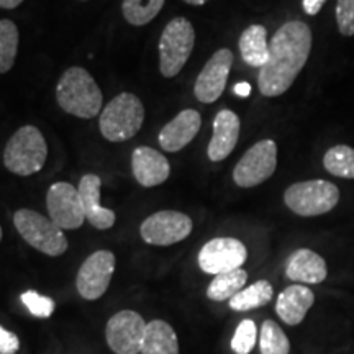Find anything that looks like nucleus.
Listing matches in <instances>:
<instances>
[{"instance_id": "nucleus-1", "label": "nucleus", "mask_w": 354, "mask_h": 354, "mask_svg": "<svg viewBox=\"0 0 354 354\" xmlns=\"http://www.w3.org/2000/svg\"><path fill=\"white\" fill-rule=\"evenodd\" d=\"M312 30L300 20L287 21L269 43V57L259 69L258 87L264 97L286 94L307 64L312 51Z\"/></svg>"}, {"instance_id": "nucleus-2", "label": "nucleus", "mask_w": 354, "mask_h": 354, "mask_svg": "<svg viewBox=\"0 0 354 354\" xmlns=\"http://www.w3.org/2000/svg\"><path fill=\"white\" fill-rule=\"evenodd\" d=\"M56 100L66 113L88 120L100 113L104 95L91 73L74 66L66 71L57 82Z\"/></svg>"}, {"instance_id": "nucleus-3", "label": "nucleus", "mask_w": 354, "mask_h": 354, "mask_svg": "<svg viewBox=\"0 0 354 354\" xmlns=\"http://www.w3.org/2000/svg\"><path fill=\"white\" fill-rule=\"evenodd\" d=\"M145 122V107L135 94L123 92L113 97L100 112L99 128L102 136L112 143L133 138Z\"/></svg>"}, {"instance_id": "nucleus-4", "label": "nucleus", "mask_w": 354, "mask_h": 354, "mask_svg": "<svg viewBox=\"0 0 354 354\" xmlns=\"http://www.w3.org/2000/svg\"><path fill=\"white\" fill-rule=\"evenodd\" d=\"M48 146L37 127L25 125L13 133L3 149V165L17 176H33L43 169Z\"/></svg>"}, {"instance_id": "nucleus-5", "label": "nucleus", "mask_w": 354, "mask_h": 354, "mask_svg": "<svg viewBox=\"0 0 354 354\" xmlns=\"http://www.w3.org/2000/svg\"><path fill=\"white\" fill-rule=\"evenodd\" d=\"M13 225L20 236L39 253L56 258L68 251L69 243L63 230L38 212L30 209L17 210L13 215Z\"/></svg>"}, {"instance_id": "nucleus-6", "label": "nucleus", "mask_w": 354, "mask_h": 354, "mask_svg": "<svg viewBox=\"0 0 354 354\" xmlns=\"http://www.w3.org/2000/svg\"><path fill=\"white\" fill-rule=\"evenodd\" d=\"M196 30L184 17L171 20L159 39V69L166 79L177 76L192 55Z\"/></svg>"}, {"instance_id": "nucleus-7", "label": "nucleus", "mask_w": 354, "mask_h": 354, "mask_svg": "<svg viewBox=\"0 0 354 354\" xmlns=\"http://www.w3.org/2000/svg\"><path fill=\"white\" fill-rule=\"evenodd\" d=\"M287 209L300 216L328 214L338 205L339 190L333 183L323 179L302 180L292 184L284 192Z\"/></svg>"}, {"instance_id": "nucleus-8", "label": "nucleus", "mask_w": 354, "mask_h": 354, "mask_svg": "<svg viewBox=\"0 0 354 354\" xmlns=\"http://www.w3.org/2000/svg\"><path fill=\"white\" fill-rule=\"evenodd\" d=\"M277 145L274 140H261L243 154L233 169L238 187L250 189L266 183L276 172Z\"/></svg>"}, {"instance_id": "nucleus-9", "label": "nucleus", "mask_w": 354, "mask_h": 354, "mask_svg": "<svg viewBox=\"0 0 354 354\" xmlns=\"http://www.w3.org/2000/svg\"><path fill=\"white\" fill-rule=\"evenodd\" d=\"M192 218L176 210H161L149 215L140 227L145 243L153 246H171L184 241L192 233Z\"/></svg>"}, {"instance_id": "nucleus-10", "label": "nucleus", "mask_w": 354, "mask_h": 354, "mask_svg": "<svg viewBox=\"0 0 354 354\" xmlns=\"http://www.w3.org/2000/svg\"><path fill=\"white\" fill-rule=\"evenodd\" d=\"M148 323L133 310L115 313L107 323L105 338L115 354H140Z\"/></svg>"}, {"instance_id": "nucleus-11", "label": "nucleus", "mask_w": 354, "mask_h": 354, "mask_svg": "<svg viewBox=\"0 0 354 354\" xmlns=\"http://www.w3.org/2000/svg\"><path fill=\"white\" fill-rule=\"evenodd\" d=\"M115 272V254L109 250H99L84 261L77 272L76 287L86 300H97L105 294Z\"/></svg>"}, {"instance_id": "nucleus-12", "label": "nucleus", "mask_w": 354, "mask_h": 354, "mask_svg": "<svg viewBox=\"0 0 354 354\" xmlns=\"http://www.w3.org/2000/svg\"><path fill=\"white\" fill-rule=\"evenodd\" d=\"M248 259V250L236 238H214L202 246L198 266L205 274H221L241 269Z\"/></svg>"}, {"instance_id": "nucleus-13", "label": "nucleus", "mask_w": 354, "mask_h": 354, "mask_svg": "<svg viewBox=\"0 0 354 354\" xmlns=\"http://www.w3.org/2000/svg\"><path fill=\"white\" fill-rule=\"evenodd\" d=\"M46 207L50 218L61 230H77L86 221L79 190L69 183H56L48 189Z\"/></svg>"}, {"instance_id": "nucleus-14", "label": "nucleus", "mask_w": 354, "mask_h": 354, "mask_svg": "<svg viewBox=\"0 0 354 354\" xmlns=\"http://www.w3.org/2000/svg\"><path fill=\"white\" fill-rule=\"evenodd\" d=\"M233 66V53L228 48H221L207 61L198 74L194 94L202 104H214L223 94L227 87L230 71Z\"/></svg>"}, {"instance_id": "nucleus-15", "label": "nucleus", "mask_w": 354, "mask_h": 354, "mask_svg": "<svg viewBox=\"0 0 354 354\" xmlns=\"http://www.w3.org/2000/svg\"><path fill=\"white\" fill-rule=\"evenodd\" d=\"M202 127V117L197 110L187 109L177 113L167 125L159 131V145L167 153H177L184 149L197 136Z\"/></svg>"}, {"instance_id": "nucleus-16", "label": "nucleus", "mask_w": 354, "mask_h": 354, "mask_svg": "<svg viewBox=\"0 0 354 354\" xmlns=\"http://www.w3.org/2000/svg\"><path fill=\"white\" fill-rule=\"evenodd\" d=\"M131 171L140 185L156 187L166 183L171 174V166L162 153L149 146H140L131 154Z\"/></svg>"}, {"instance_id": "nucleus-17", "label": "nucleus", "mask_w": 354, "mask_h": 354, "mask_svg": "<svg viewBox=\"0 0 354 354\" xmlns=\"http://www.w3.org/2000/svg\"><path fill=\"white\" fill-rule=\"evenodd\" d=\"M240 117L232 110L223 109L216 113L214 120V136L207 148L210 161L220 162L232 154L240 138Z\"/></svg>"}, {"instance_id": "nucleus-18", "label": "nucleus", "mask_w": 354, "mask_h": 354, "mask_svg": "<svg viewBox=\"0 0 354 354\" xmlns=\"http://www.w3.org/2000/svg\"><path fill=\"white\" fill-rule=\"evenodd\" d=\"M100 189L102 180L95 174L82 176L77 187L86 220L97 230H109L117 221V215H115L113 210L100 205Z\"/></svg>"}, {"instance_id": "nucleus-19", "label": "nucleus", "mask_w": 354, "mask_h": 354, "mask_svg": "<svg viewBox=\"0 0 354 354\" xmlns=\"http://www.w3.org/2000/svg\"><path fill=\"white\" fill-rule=\"evenodd\" d=\"M286 276L299 284H322L328 276L326 261L308 248H300L289 256Z\"/></svg>"}, {"instance_id": "nucleus-20", "label": "nucleus", "mask_w": 354, "mask_h": 354, "mask_svg": "<svg viewBox=\"0 0 354 354\" xmlns=\"http://www.w3.org/2000/svg\"><path fill=\"white\" fill-rule=\"evenodd\" d=\"M313 304H315V294L308 287L294 284L279 294L276 313L289 326H297L305 320Z\"/></svg>"}, {"instance_id": "nucleus-21", "label": "nucleus", "mask_w": 354, "mask_h": 354, "mask_svg": "<svg viewBox=\"0 0 354 354\" xmlns=\"http://www.w3.org/2000/svg\"><path fill=\"white\" fill-rule=\"evenodd\" d=\"M140 354H179V339L169 323L165 320L148 323Z\"/></svg>"}, {"instance_id": "nucleus-22", "label": "nucleus", "mask_w": 354, "mask_h": 354, "mask_svg": "<svg viewBox=\"0 0 354 354\" xmlns=\"http://www.w3.org/2000/svg\"><path fill=\"white\" fill-rule=\"evenodd\" d=\"M243 61L251 68H263L269 57L268 30L263 25H250L240 37Z\"/></svg>"}, {"instance_id": "nucleus-23", "label": "nucleus", "mask_w": 354, "mask_h": 354, "mask_svg": "<svg viewBox=\"0 0 354 354\" xmlns=\"http://www.w3.org/2000/svg\"><path fill=\"white\" fill-rule=\"evenodd\" d=\"M248 282V272L245 269H234V271L216 274L210 286L207 287V297L214 302H225L232 300L238 292L245 289Z\"/></svg>"}, {"instance_id": "nucleus-24", "label": "nucleus", "mask_w": 354, "mask_h": 354, "mask_svg": "<svg viewBox=\"0 0 354 354\" xmlns=\"http://www.w3.org/2000/svg\"><path fill=\"white\" fill-rule=\"evenodd\" d=\"M274 289L268 281H258L238 292L230 302V308L234 312H250V310L264 307L272 300Z\"/></svg>"}, {"instance_id": "nucleus-25", "label": "nucleus", "mask_w": 354, "mask_h": 354, "mask_svg": "<svg viewBox=\"0 0 354 354\" xmlns=\"http://www.w3.org/2000/svg\"><path fill=\"white\" fill-rule=\"evenodd\" d=\"M323 167L339 179H354V149L348 145H336L323 156Z\"/></svg>"}, {"instance_id": "nucleus-26", "label": "nucleus", "mask_w": 354, "mask_h": 354, "mask_svg": "<svg viewBox=\"0 0 354 354\" xmlns=\"http://www.w3.org/2000/svg\"><path fill=\"white\" fill-rule=\"evenodd\" d=\"M166 0H123L122 12L133 26L148 25L158 17Z\"/></svg>"}, {"instance_id": "nucleus-27", "label": "nucleus", "mask_w": 354, "mask_h": 354, "mask_svg": "<svg viewBox=\"0 0 354 354\" xmlns=\"http://www.w3.org/2000/svg\"><path fill=\"white\" fill-rule=\"evenodd\" d=\"M20 35L12 20H0V74H6L13 68L19 53Z\"/></svg>"}, {"instance_id": "nucleus-28", "label": "nucleus", "mask_w": 354, "mask_h": 354, "mask_svg": "<svg viewBox=\"0 0 354 354\" xmlns=\"http://www.w3.org/2000/svg\"><path fill=\"white\" fill-rule=\"evenodd\" d=\"M259 351L261 354H289L290 342L284 330L276 322L266 320L261 326L259 335Z\"/></svg>"}, {"instance_id": "nucleus-29", "label": "nucleus", "mask_w": 354, "mask_h": 354, "mask_svg": "<svg viewBox=\"0 0 354 354\" xmlns=\"http://www.w3.org/2000/svg\"><path fill=\"white\" fill-rule=\"evenodd\" d=\"M20 300L26 307V310L37 318H50L56 308L55 300L46 297V295L38 294L37 290L24 292V294L20 295Z\"/></svg>"}, {"instance_id": "nucleus-30", "label": "nucleus", "mask_w": 354, "mask_h": 354, "mask_svg": "<svg viewBox=\"0 0 354 354\" xmlns=\"http://www.w3.org/2000/svg\"><path fill=\"white\" fill-rule=\"evenodd\" d=\"M256 325L253 320H243L238 325L232 339V349L236 354H250L256 344Z\"/></svg>"}, {"instance_id": "nucleus-31", "label": "nucleus", "mask_w": 354, "mask_h": 354, "mask_svg": "<svg viewBox=\"0 0 354 354\" xmlns=\"http://www.w3.org/2000/svg\"><path fill=\"white\" fill-rule=\"evenodd\" d=\"M336 26L343 37L354 35V0H336Z\"/></svg>"}, {"instance_id": "nucleus-32", "label": "nucleus", "mask_w": 354, "mask_h": 354, "mask_svg": "<svg viewBox=\"0 0 354 354\" xmlns=\"http://www.w3.org/2000/svg\"><path fill=\"white\" fill-rule=\"evenodd\" d=\"M20 349V339L13 331L0 325V354H17Z\"/></svg>"}, {"instance_id": "nucleus-33", "label": "nucleus", "mask_w": 354, "mask_h": 354, "mask_svg": "<svg viewBox=\"0 0 354 354\" xmlns=\"http://www.w3.org/2000/svg\"><path fill=\"white\" fill-rule=\"evenodd\" d=\"M325 2L326 0H302L304 12L310 17H315L322 10L323 6H325Z\"/></svg>"}, {"instance_id": "nucleus-34", "label": "nucleus", "mask_w": 354, "mask_h": 354, "mask_svg": "<svg viewBox=\"0 0 354 354\" xmlns=\"http://www.w3.org/2000/svg\"><path fill=\"white\" fill-rule=\"evenodd\" d=\"M250 92H251V87H250V84H246V82H240L236 87H234V94H238L240 97H245L250 94Z\"/></svg>"}, {"instance_id": "nucleus-35", "label": "nucleus", "mask_w": 354, "mask_h": 354, "mask_svg": "<svg viewBox=\"0 0 354 354\" xmlns=\"http://www.w3.org/2000/svg\"><path fill=\"white\" fill-rule=\"evenodd\" d=\"M21 2H24V0H0V7L7 8V10H13V8L19 7Z\"/></svg>"}, {"instance_id": "nucleus-36", "label": "nucleus", "mask_w": 354, "mask_h": 354, "mask_svg": "<svg viewBox=\"0 0 354 354\" xmlns=\"http://www.w3.org/2000/svg\"><path fill=\"white\" fill-rule=\"evenodd\" d=\"M185 3H189V6H196V7H201V6H205L209 0H184Z\"/></svg>"}, {"instance_id": "nucleus-37", "label": "nucleus", "mask_w": 354, "mask_h": 354, "mask_svg": "<svg viewBox=\"0 0 354 354\" xmlns=\"http://www.w3.org/2000/svg\"><path fill=\"white\" fill-rule=\"evenodd\" d=\"M0 241H2V227H0Z\"/></svg>"}]
</instances>
